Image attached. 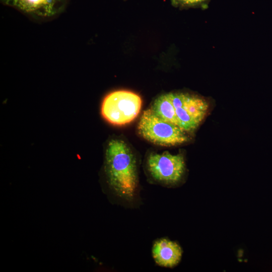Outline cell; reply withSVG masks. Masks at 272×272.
<instances>
[{"mask_svg": "<svg viewBox=\"0 0 272 272\" xmlns=\"http://www.w3.org/2000/svg\"><path fill=\"white\" fill-rule=\"evenodd\" d=\"M152 251L158 265L170 268L178 264L182 254V249L177 242L164 238L154 242Z\"/></svg>", "mask_w": 272, "mask_h": 272, "instance_id": "obj_7", "label": "cell"}, {"mask_svg": "<svg viewBox=\"0 0 272 272\" xmlns=\"http://www.w3.org/2000/svg\"><path fill=\"white\" fill-rule=\"evenodd\" d=\"M139 133L145 140L163 146L184 144L189 137L179 126L166 121L151 109L144 111L138 125Z\"/></svg>", "mask_w": 272, "mask_h": 272, "instance_id": "obj_2", "label": "cell"}, {"mask_svg": "<svg viewBox=\"0 0 272 272\" xmlns=\"http://www.w3.org/2000/svg\"><path fill=\"white\" fill-rule=\"evenodd\" d=\"M187 4H193L201 2L203 0H181Z\"/></svg>", "mask_w": 272, "mask_h": 272, "instance_id": "obj_9", "label": "cell"}, {"mask_svg": "<svg viewBox=\"0 0 272 272\" xmlns=\"http://www.w3.org/2000/svg\"><path fill=\"white\" fill-rule=\"evenodd\" d=\"M147 168L155 181L167 185L176 184L185 171V163L182 154L173 155L169 152L151 153L147 159Z\"/></svg>", "mask_w": 272, "mask_h": 272, "instance_id": "obj_4", "label": "cell"}, {"mask_svg": "<svg viewBox=\"0 0 272 272\" xmlns=\"http://www.w3.org/2000/svg\"><path fill=\"white\" fill-rule=\"evenodd\" d=\"M105 171L108 183L117 195L126 200L134 197L138 185L137 161L124 141L115 139L109 142Z\"/></svg>", "mask_w": 272, "mask_h": 272, "instance_id": "obj_1", "label": "cell"}, {"mask_svg": "<svg viewBox=\"0 0 272 272\" xmlns=\"http://www.w3.org/2000/svg\"><path fill=\"white\" fill-rule=\"evenodd\" d=\"M179 126L185 131L196 129L204 118L209 105L204 99L181 93H169Z\"/></svg>", "mask_w": 272, "mask_h": 272, "instance_id": "obj_5", "label": "cell"}, {"mask_svg": "<svg viewBox=\"0 0 272 272\" xmlns=\"http://www.w3.org/2000/svg\"><path fill=\"white\" fill-rule=\"evenodd\" d=\"M3 4L13 7L31 16L41 19L53 18L64 9L67 0H1Z\"/></svg>", "mask_w": 272, "mask_h": 272, "instance_id": "obj_6", "label": "cell"}, {"mask_svg": "<svg viewBox=\"0 0 272 272\" xmlns=\"http://www.w3.org/2000/svg\"><path fill=\"white\" fill-rule=\"evenodd\" d=\"M142 103L140 96L132 92L115 91L104 98L101 105V114L112 124L124 125L137 117Z\"/></svg>", "mask_w": 272, "mask_h": 272, "instance_id": "obj_3", "label": "cell"}, {"mask_svg": "<svg viewBox=\"0 0 272 272\" xmlns=\"http://www.w3.org/2000/svg\"><path fill=\"white\" fill-rule=\"evenodd\" d=\"M151 109L164 120L179 126L175 109L169 93L158 97L153 102Z\"/></svg>", "mask_w": 272, "mask_h": 272, "instance_id": "obj_8", "label": "cell"}]
</instances>
